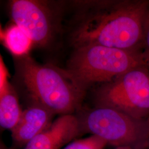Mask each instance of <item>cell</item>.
Here are the masks:
<instances>
[{
	"mask_svg": "<svg viewBox=\"0 0 149 149\" xmlns=\"http://www.w3.org/2000/svg\"><path fill=\"white\" fill-rule=\"evenodd\" d=\"M72 33L76 48L88 45L141 50L149 0L82 3Z\"/></svg>",
	"mask_w": 149,
	"mask_h": 149,
	"instance_id": "cell-1",
	"label": "cell"
},
{
	"mask_svg": "<svg viewBox=\"0 0 149 149\" xmlns=\"http://www.w3.org/2000/svg\"><path fill=\"white\" fill-rule=\"evenodd\" d=\"M144 65L149 63L141 50L88 45L76 48L67 71L85 91L91 86L110 82Z\"/></svg>",
	"mask_w": 149,
	"mask_h": 149,
	"instance_id": "cell-2",
	"label": "cell"
},
{
	"mask_svg": "<svg viewBox=\"0 0 149 149\" xmlns=\"http://www.w3.org/2000/svg\"><path fill=\"white\" fill-rule=\"evenodd\" d=\"M20 73L36 102L54 114H72L80 106L85 91L67 70L40 65L27 57L22 61Z\"/></svg>",
	"mask_w": 149,
	"mask_h": 149,
	"instance_id": "cell-3",
	"label": "cell"
},
{
	"mask_svg": "<svg viewBox=\"0 0 149 149\" xmlns=\"http://www.w3.org/2000/svg\"><path fill=\"white\" fill-rule=\"evenodd\" d=\"M81 132L113 146L149 149V118L139 119L107 107H95L79 118Z\"/></svg>",
	"mask_w": 149,
	"mask_h": 149,
	"instance_id": "cell-4",
	"label": "cell"
},
{
	"mask_svg": "<svg viewBox=\"0 0 149 149\" xmlns=\"http://www.w3.org/2000/svg\"><path fill=\"white\" fill-rule=\"evenodd\" d=\"M96 107L116 109L133 117L149 118V65L139 66L96 91Z\"/></svg>",
	"mask_w": 149,
	"mask_h": 149,
	"instance_id": "cell-5",
	"label": "cell"
},
{
	"mask_svg": "<svg viewBox=\"0 0 149 149\" xmlns=\"http://www.w3.org/2000/svg\"><path fill=\"white\" fill-rule=\"evenodd\" d=\"M11 13L15 24L27 32L34 44L44 46L53 38L55 24L53 11L44 1L14 0Z\"/></svg>",
	"mask_w": 149,
	"mask_h": 149,
	"instance_id": "cell-6",
	"label": "cell"
},
{
	"mask_svg": "<svg viewBox=\"0 0 149 149\" xmlns=\"http://www.w3.org/2000/svg\"><path fill=\"white\" fill-rule=\"evenodd\" d=\"M81 132L79 118L63 115L24 146V149H60L69 144Z\"/></svg>",
	"mask_w": 149,
	"mask_h": 149,
	"instance_id": "cell-7",
	"label": "cell"
},
{
	"mask_svg": "<svg viewBox=\"0 0 149 149\" xmlns=\"http://www.w3.org/2000/svg\"><path fill=\"white\" fill-rule=\"evenodd\" d=\"M54 114L37 103L27 108L22 112L18 122L11 130L15 144L18 146H25L51 124Z\"/></svg>",
	"mask_w": 149,
	"mask_h": 149,
	"instance_id": "cell-8",
	"label": "cell"
},
{
	"mask_svg": "<svg viewBox=\"0 0 149 149\" xmlns=\"http://www.w3.org/2000/svg\"><path fill=\"white\" fill-rule=\"evenodd\" d=\"M22 111L16 92L8 81L0 84V125L12 130L18 122Z\"/></svg>",
	"mask_w": 149,
	"mask_h": 149,
	"instance_id": "cell-9",
	"label": "cell"
},
{
	"mask_svg": "<svg viewBox=\"0 0 149 149\" xmlns=\"http://www.w3.org/2000/svg\"><path fill=\"white\" fill-rule=\"evenodd\" d=\"M1 37L6 47L16 56L27 54L33 44L27 32L16 24L1 32Z\"/></svg>",
	"mask_w": 149,
	"mask_h": 149,
	"instance_id": "cell-10",
	"label": "cell"
},
{
	"mask_svg": "<svg viewBox=\"0 0 149 149\" xmlns=\"http://www.w3.org/2000/svg\"><path fill=\"white\" fill-rule=\"evenodd\" d=\"M107 145L102 139L91 135L88 137L71 141L63 149H104Z\"/></svg>",
	"mask_w": 149,
	"mask_h": 149,
	"instance_id": "cell-11",
	"label": "cell"
},
{
	"mask_svg": "<svg viewBox=\"0 0 149 149\" xmlns=\"http://www.w3.org/2000/svg\"><path fill=\"white\" fill-rule=\"evenodd\" d=\"M141 51L149 63V11L146 17L144 24Z\"/></svg>",
	"mask_w": 149,
	"mask_h": 149,
	"instance_id": "cell-12",
	"label": "cell"
},
{
	"mask_svg": "<svg viewBox=\"0 0 149 149\" xmlns=\"http://www.w3.org/2000/svg\"><path fill=\"white\" fill-rule=\"evenodd\" d=\"M0 149H13L12 148H8L6 146L5 144H3L2 141L1 142V145H0Z\"/></svg>",
	"mask_w": 149,
	"mask_h": 149,
	"instance_id": "cell-13",
	"label": "cell"
},
{
	"mask_svg": "<svg viewBox=\"0 0 149 149\" xmlns=\"http://www.w3.org/2000/svg\"><path fill=\"white\" fill-rule=\"evenodd\" d=\"M115 149H133L130 147L127 146H120V147H116Z\"/></svg>",
	"mask_w": 149,
	"mask_h": 149,
	"instance_id": "cell-14",
	"label": "cell"
},
{
	"mask_svg": "<svg viewBox=\"0 0 149 149\" xmlns=\"http://www.w3.org/2000/svg\"></svg>",
	"mask_w": 149,
	"mask_h": 149,
	"instance_id": "cell-15",
	"label": "cell"
}]
</instances>
